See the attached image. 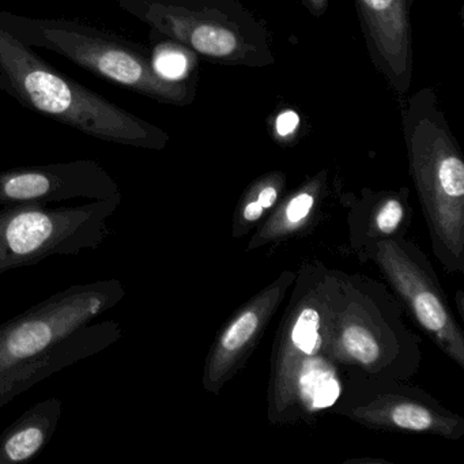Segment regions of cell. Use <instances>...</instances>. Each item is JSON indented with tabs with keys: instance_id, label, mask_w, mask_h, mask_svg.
Masks as SVG:
<instances>
[{
	"instance_id": "cell-1",
	"label": "cell",
	"mask_w": 464,
	"mask_h": 464,
	"mask_svg": "<svg viewBox=\"0 0 464 464\" xmlns=\"http://www.w3.org/2000/svg\"><path fill=\"white\" fill-rule=\"evenodd\" d=\"M126 297L121 279L72 285L0 324V410L43 380L123 338L99 320Z\"/></svg>"
},
{
	"instance_id": "cell-2",
	"label": "cell",
	"mask_w": 464,
	"mask_h": 464,
	"mask_svg": "<svg viewBox=\"0 0 464 464\" xmlns=\"http://www.w3.org/2000/svg\"><path fill=\"white\" fill-rule=\"evenodd\" d=\"M0 91L21 105L116 145L161 150L169 135L62 74L0 26Z\"/></svg>"
},
{
	"instance_id": "cell-3",
	"label": "cell",
	"mask_w": 464,
	"mask_h": 464,
	"mask_svg": "<svg viewBox=\"0 0 464 464\" xmlns=\"http://www.w3.org/2000/svg\"><path fill=\"white\" fill-rule=\"evenodd\" d=\"M0 26L28 47L44 48L92 74L162 104L186 107L195 86L162 74L142 45L102 29L70 20H42L0 12Z\"/></svg>"
},
{
	"instance_id": "cell-4",
	"label": "cell",
	"mask_w": 464,
	"mask_h": 464,
	"mask_svg": "<svg viewBox=\"0 0 464 464\" xmlns=\"http://www.w3.org/2000/svg\"><path fill=\"white\" fill-rule=\"evenodd\" d=\"M119 5L211 63L262 69L276 62L270 32L238 0H119Z\"/></svg>"
},
{
	"instance_id": "cell-5",
	"label": "cell",
	"mask_w": 464,
	"mask_h": 464,
	"mask_svg": "<svg viewBox=\"0 0 464 464\" xmlns=\"http://www.w3.org/2000/svg\"><path fill=\"white\" fill-rule=\"evenodd\" d=\"M123 195L78 206L14 203L0 208V276L53 256L99 248L111 236L108 221Z\"/></svg>"
},
{
	"instance_id": "cell-6",
	"label": "cell",
	"mask_w": 464,
	"mask_h": 464,
	"mask_svg": "<svg viewBox=\"0 0 464 464\" xmlns=\"http://www.w3.org/2000/svg\"><path fill=\"white\" fill-rule=\"evenodd\" d=\"M115 179L93 160L14 168L0 172V206L121 197Z\"/></svg>"
},
{
	"instance_id": "cell-7",
	"label": "cell",
	"mask_w": 464,
	"mask_h": 464,
	"mask_svg": "<svg viewBox=\"0 0 464 464\" xmlns=\"http://www.w3.org/2000/svg\"><path fill=\"white\" fill-rule=\"evenodd\" d=\"M412 5L414 0H354L369 58L398 96H406L412 83Z\"/></svg>"
},
{
	"instance_id": "cell-8",
	"label": "cell",
	"mask_w": 464,
	"mask_h": 464,
	"mask_svg": "<svg viewBox=\"0 0 464 464\" xmlns=\"http://www.w3.org/2000/svg\"><path fill=\"white\" fill-rule=\"evenodd\" d=\"M63 412V401L48 398L26 410L0 434V464L34 460L50 444Z\"/></svg>"
},
{
	"instance_id": "cell-9",
	"label": "cell",
	"mask_w": 464,
	"mask_h": 464,
	"mask_svg": "<svg viewBox=\"0 0 464 464\" xmlns=\"http://www.w3.org/2000/svg\"><path fill=\"white\" fill-rule=\"evenodd\" d=\"M301 396L312 409H327L338 401L341 387L330 369L309 362L300 377Z\"/></svg>"
},
{
	"instance_id": "cell-10",
	"label": "cell",
	"mask_w": 464,
	"mask_h": 464,
	"mask_svg": "<svg viewBox=\"0 0 464 464\" xmlns=\"http://www.w3.org/2000/svg\"><path fill=\"white\" fill-rule=\"evenodd\" d=\"M344 349L353 358L363 365H371L379 355V344L366 328L350 325L342 335Z\"/></svg>"
},
{
	"instance_id": "cell-11",
	"label": "cell",
	"mask_w": 464,
	"mask_h": 464,
	"mask_svg": "<svg viewBox=\"0 0 464 464\" xmlns=\"http://www.w3.org/2000/svg\"><path fill=\"white\" fill-rule=\"evenodd\" d=\"M412 305H414L415 314H417L420 324L428 328L429 331L440 334L445 331V328L450 324L447 312L442 308L439 298L433 293H418L414 297V301H412Z\"/></svg>"
},
{
	"instance_id": "cell-12",
	"label": "cell",
	"mask_w": 464,
	"mask_h": 464,
	"mask_svg": "<svg viewBox=\"0 0 464 464\" xmlns=\"http://www.w3.org/2000/svg\"><path fill=\"white\" fill-rule=\"evenodd\" d=\"M320 317L314 309L301 312L292 331V341L297 349L305 354H312L319 343Z\"/></svg>"
},
{
	"instance_id": "cell-13",
	"label": "cell",
	"mask_w": 464,
	"mask_h": 464,
	"mask_svg": "<svg viewBox=\"0 0 464 464\" xmlns=\"http://www.w3.org/2000/svg\"><path fill=\"white\" fill-rule=\"evenodd\" d=\"M259 325V317L255 312L241 314L222 336L221 346L225 352H237L249 341Z\"/></svg>"
},
{
	"instance_id": "cell-14",
	"label": "cell",
	"mask_w": 464,
	"mask_h": 464,
	"mask_svg": "<svg viewBox=\"0 0 464 464\" xmlns=\"http://www.w3.org/2000/svg\"><path fill=\"white\" fill-rule=\"evenodd\" d=\"M392 422L407 430L422 431L433 425V418L423 407L401 404L392 411Z\"/></svg>"
},
{
	"instance_id": "cell-15",
	"label": "cell",
	"mask_w": 464,
	"mask_h": 464,
	"mask_svg": "<svg viewBox=\"0 0 464 464\" xmlns=\"http://www.w3.org/2000/svg\"><path fill=\"white\" fill-rule=\"evenodd\" d=\"M401 216H403V210L401 203L398 200H388L377 216V227L382 233L387 235L392 233L401 224Z\"/></svg>"
},
{
	"instance_id": "cell-16",
	"label": "cell",
	"mask_w": 464,
	"mask_h": 464,
	"mask_svg": "<svg viewBox=\"0 0 464 464\" xmlns=\"http://www.w3.org/2000/svg\"><path fill=\"white\" fill-rule=\"evenodd\" d=\"M298 126H300V116L292 110L284 111V112L279 113L276 116V124H274L276 135L281 138H287L295 134L297 131Z\"/></svg>"
},
{
	"instance_id": "cell-17",
	"label": "cell",
	"mask_w": 464,
	"mask_h": 464,
	"mask_svg": "<svg viewBox=\"0 0 464 464\" xmlns=\"http://www.w3.org/2000/svg\"><path fill=\"white\" fill-rule=\"evenodd\" d=\"M314 206V197L309 194H300L290 202L287 208V218L290 222H300L308 216L309 210Z\"/></svg>"
},
{
	"instance_id": "cell-18",
	"label": "cell",
	"mask_w": 464,
	"mask_h": 464,
	"mask_svg": "<svg viewBox=\"0 0 464 464\" xmlns=\"http://www.w3.org/2000/svg\"><path fill=\"white\" fill-rule=\"evenodd\" d=\"M308 12L314 17H323L327 13L330 0H304Z\"/></svg>"
},
{
	"instance_id": "cell-19",
	"label": "cell",
	"mask_w": 464,
	"mask_h": 464,
	"mask_svg": "<svg viewBox=\"0 0 464 464\" xmlns=\"http://www.w3.org/2000/svg\"><path fill=\"white\" fill-rule=\"evenodd\" d=\"M276 197H278V192H276L274 187H266V188L260 192L257 202L260 203L263 208H268L276 203Z\"/></svg>"
},
{
	"instance_id": "cell-20",
	"label": "cell",
	"mask_w": 464,
	"mask_h": 464,
	"mask_svg": "<svg viewBox=\"0 0 464 464\" xmlns=\"http://www.w3.org/2000/svg\"><path fill=\"white\" fill-rule=\"evenodd\" d=\"M262 213L263 208L256 200V202H251L246 206V210H244V218H246V221H256V219L262 216Z\"/></svg>"
}]
</instances>
